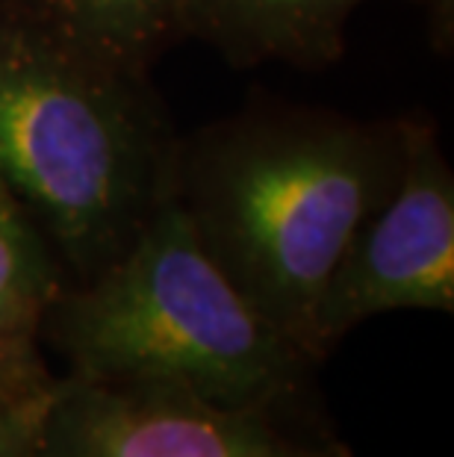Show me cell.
<instances>
[{
  "label": "cell",
  "instance_id": "6da1fadb",
  "mask_svg": "<svg viewBox=\"0 0 454 457\" xmlns=\"http://www.w3.org/2000/svg\"><path fill=\"white\" fill-rule=\"evenodd\" d=\"M410 119L248 106L177 142L175 198L198 245L322 363L313 319L351 237L399 183Z\"/></svg>",
  "mask_w": 454,
  "mask_h": 457
},
{
  "label": "cell",
  "instance_id": "7a4b0ae2",
  "mask_svg": "<svg viewBox=\"0 0 454 457\" xmlns=\"http://www.w3.org/2000/svg\"><path fill=\"white\" fill-rule=\"evenodd\" d=\"M177 142L148 71L86 42L45 0H0V178L65 284L136 239L175 187Z\"/></svg>",
  "mask_w": 454,
  "mask_h": 457
},
{
  "label": "cell",
  "instance_id": "3957f363",
  "mask_svg": "<svg viewBox=\"0 0 454 457\" xmlns=\"http://www.w3.org/2000/svg\"><path fill=\"white\" fill-rule=\"evenodd\" d=\"M38 339L65 360L62 375L83 381L175 390L230 411L318 407V360L221 275L175 187L110 266L56 293Z\"/></svg>",
  "mask_w": 454,
  "mask_h": 457
},
{
  "label": "cell",
  "instance_id": "277c9868",
  "mask_svg": "<svg viewBox=\"0 0 454 457\" xmlns=\"http://www.w3.org/2000/svg\"><path fill=\"white\" fill-rule=\"evenodd\" d=\"M38 457H354L322 407L230 411L195 395L56 378Z\"/></svg>",
  "mask_w": 454,
  "mask_h": 457
},
{
  "label": "cell",
  "instance_id": "5b68a950",
  "mask_svg": "<svg viewBox=\"0 0 454 457\" xmlns=\"http://www.w3.org/2000/svg\"><path fill=\"white\" fill-rule=\"evenodd\" d=\"M454 310V171L433 124L410 119L399 183L327 278L313 319L318 357L375 316Z\"/></svg>",
  "mask_w": 454,
  "mask_h": 457
},
{
  "label": "cell",
  "instance_id": "8992f818",
  "mask_svg": "<svg viewBox=\"0 0 454 457\" xmlns=\"http://www.w3.org/2000/svg\"><path fill=\"white\" fill-rule=\"evenodd\" d=\"M366 0H189L183 38H198L239 68L340 60L351 15Z\"/></svg>",
  "mask_w": 454,
  "mask_h": 457
},
{
  "label": "cell",
  "instance_id": "52a82bcc",
  "mask_svg": "<svg viewBox=\"0 0 454 457\" xmlns=\"http://www.w3.org/2000/svg\"><path fill=\"white\" fill-rule=\"evenodd\" d=\"M65 287L51 242L0 178V345L38 339V328Z\"/></svg>",
  "mask_w": 454,
  "mask_h": 457
},
{
  "label": "cell",
  "instance_id": "ba28073f",
  "mask_svg": "<svg viewBox=\"0 0 454 457\" xmlns=\"http://www.w3.org/2000/svg\"><path fill=\"white\" fill-rule=\"evenodd\" d=\"M86 42L115 60L148 71L151 62L183 38L189 0H45Z\"/></svg>",
  "mask_w": 454,
  "mask_h": 457
},
{
  "label": "cell",
  "instance_id": "9c48e42d",
  "mask_svg": "<svg viewBox=\"0 0 454 457\" xmlns=\"http://www.w3.org/2000/svg\"><path fill=\"white\" fill-rule=\"evenodd\" d=\"M56 378L42 339L0 345V457H38Z\"/></svg>",
  "mask_w": 454,
  "mask_h": 457
},
{
  "label": "cell",
  "instance_id": "30bf717a",
  "mask_svg": "<svg viewBox=\"0 0 454 457\" xmlns=\"http://www.w3.org/2000/svg\"><path fill=\"white\" fill-rule=\"evenodd\" d=\"M410 4L422 6V12L428 15L431 38L440 51H449L454 45V0H410Z\"/></svg>",
  "mask_w": 454,
  "mask_h": 457
}]
</instances>
